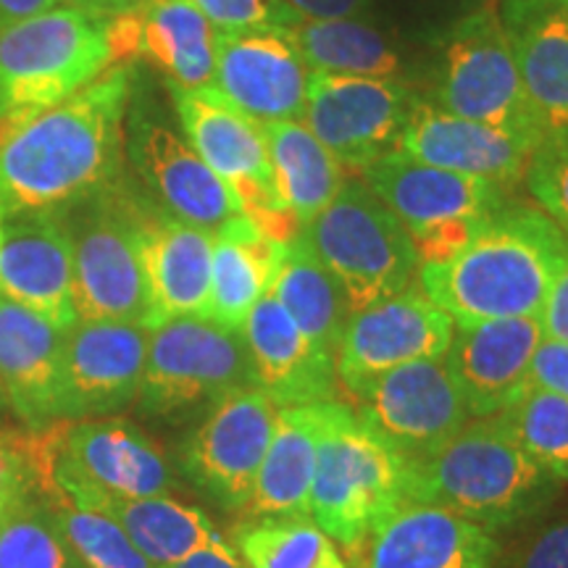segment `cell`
Here are the masks:
<instances>
[{"mask_svg":"<svg viewBox=\"0 0 568 568\" xmlns=\"http://www.w3.org/2000/svg\"><path fill=\"white\" fill-rule=\"evenodd\" d=\"M132 69H105L0 145V209L63 211L122 182Z\"/></svg>","mask_w":568,"mask_h":568,"instance_id":"obj_1","label":"cell"},{"mask_svg":"<svg viewBox=\"0 0 568 568\" xmlns=\"http://www.w3.org/2000/svg\"><path fill=\"white\" fill-rule=\"evenodd\" d=\"M568 234L542 209L500 205L445 261L418 264V287L456 324L539 316L560 268Z\"/></svg>","mask_w":568,"mask_h":568,"instance_id":"obj_2","label":"cell"},{"mask_svg":"<svg viewBox=\"0 0 568 568\" xmlns=\"http://www.w3.org/2000/svg\"><path fill=\"white\" fill-rule=\"evenodd\" d=\"M558 493L500 416L468 422L432 456L406 466V500L426 503L495 531L545 510Z\"/></svg>","mask_w":568,"mask_h":568,"instance_id":"obj_3","label":"cell"},{"mask_svg":"<svg viewBox=\"0 0 568 568\" xmlns=\"http://www.w3.org/2000/svg\"><path fill=\"white\" fill-rule=\"evenodd\" d=\"M406 500V464L345 403H324L308 516L358 550L376 524Z\"/></svg>","mask_w":568,"mask_h":568,"instance_id":"obj_4","label":"cell"},{"mask_svg":"<svg viewBox=\"0 0 568 568\" xmlns=\"http://www.w3.org/2000/svg\"><path fill=\"white\" fill-rule=\"evenodd\" d=\"M151 203L116 182L61 211L74 264V311L82 322L151 324L140 234ZM151 329V326H148Z\"/></svg>","mask_w":568,"mask_h":568,"instance_id":"obj_5","label":"cell"},{"mask_svg":"<svg viewBox=\"0 0 568 568\" xmlns=\"http://www.w3.org/2000/svg\"><path fill=\"white\" fill-rule=\"evenodd\" d=\"M303 237L337 282L351 316L403 293L418 272L414 240L364 176L345 180Z\"/></svg>","mask_w":568,"mask_h":568,"instance_id":"obj_6","label":"cell"},{"mask_svg":"<svg viewBox=\"0 0 568 568\" xmlns=\"http://www.w3.org/2000/svg\"><path fill=\"white\" fill-rule=\"evenodd\" d=\"M105 19L59 6L0 30V116L67 101L111 67Z\"/></svg>","mask_w":568,"mask_h":568,"instance_id":"obj_7","label":"cell"},{"mask_svg":"<svg viewBox=\"0 0 568 568\" xmlns=\"http://www.w3.org/2000/svg\"><path fill=\"white\" fill-rule=\"evenodd\" d=\"M240 387H255L243 332L182 316L151 329L134 406L151 422L187 424Z\"/></svg>","mask_w":568,"mask_h":568,"instance_id":"obj_8","label":"cell"},{"mask_svg":"<svg viewBox=\"0 0 568 568\" xmlns=\"http://www.w3.org/2000/svg\"><path fill=\"white\" fill-rule=\"evenodd\" d=\"M361 176L406 226L418 264L460 251L508 203V190L500 184L432 166L403 151L387 153Z\"/></svg>","mask_w":568,"mask_h":568,"instance_id":"obj_9","label":"cell"},{"mask_svg":"<svg viewBox=\"0 0 568 568\" xmlns=\"http://www.w3.org/2000/svg\"><path fill=\"white\" fill-rule=\"evenodd\" d=\"M169 90L182 134L232 190L245 216L276 243L295 240L303 226L276 195L264 126L226 103L213 88L182 90L169 84Z\"/></svg>","mask_w":568,"mask_h":568,"instance_id":"obj_10","label":"cell"},{"mask_svg":"<svg viewBox=\"0 0 568 568\" xmlns=\"http://www.w3.org/2000/svg\"><path fill=\"white\" fill-rule=\"evenodd\" d=\"M435 95L439 109L471 122L537 140L545 134L524 90L500 17L489 9L468 13L447 32Z\"/></svg>","mask_w":568,"mask_h":568,"instance_id":"obj_11","label":"cell"},{"mask_svg":"<svg viewBox=\"0 0 568 568\" xmlns=\"http://www.w3.org/2000/svg\"><path fill=\"white\" fill-rule=\"evenodd\" d=\"M351 397L355 416L406 466L432 456L474 418L445 355L374 376Z\"/></svg>","mask_w":568,"mask_h":568,"instance_id":"obj_12","label":"cell"},{"mask_svg":"<svg viewBox=\"0 0 568 568\" xmlns=\"http://www.w3.org/2000/svg\"><path fill=\"white\" fill-rule=\"evenodd\" d=\"M280 406L261 387H240L205 410L176 447L184 479L224 510H245Z\"/></svg>","mask_w":568,"mask_h":568,"instance_id":"obj_13","label":"cell"},{"mask_svg":"<svg viewBox=\"0 0 568 568\" xmlns=\"http://www.w3.org/2000/svg\"><path fill=\"white\" fill-rule=\"evenodd\" d=\"M124 145L148 203L166 216L216 234L243 213L187 138L148 101H130Z\"/></svg>","mask_w":568,"mask_h":568,"instance_id":"obj_14","label":"cell"},{"mask_svg":"<svg viewBox=\"0 0 568 568\" xmlns=\"http://www.w3.org/2000/svg\"><path fill=\"white\" fill-rule=\"evenodd\" d=\"M414 95L393 77H353L311 71L303 122L345 172L364 174L397 151Z\"/></svg>","mask_w":568,"mask_h":568,"instance_id":"obj_15","label":"cell"},{"mask_svg":"<svg viewBox=\"0 0 568 568\" xmlns=\"http://www.w3.org/2000/svg\"><path fill=\"white\" fill-rule=\"evenodd\" d=\"M151 329L130 322H82L63 332L59 422L116 416L134 406Z\"/></svg>","mask_w":568,"mask_h":568,"instance_id":"obj_16","label":"cell"},{"mask_svg":"<svg viewBox=\"0 0 568 568\" xmlns=\"http://www.w3.org/2000/svg\"><path fill=\"white\" fill-rule=\"evenodd\" d=\"M456 322L418 284L347 318L335 368L347 393L374 376L422 358L445 355Z\"/></svg>","mask_w":568,"mask_h":568,"instance_id":"obj_17","label":"cell"},{"mask_svg":"<svg viewBox=\"0 0 568 568\" xmlns=\"http://www.w3.org/2000/svg\"><path fill=\"white\" fill-rule=\"evenodd\" d=\"M308 74L282 27L219 32L211 88L261 126L301 122Z\"/></svg>","mask_w":568,"mask_h":568,"instance_id":"obj_18","label":"cell"},{"mask_svg":"<svg viewBox=\"0 0 568 568\" xmlns=\"http://www.w3.org/2000/svg\"><path fill=\"white\" fill-rule=\"evenodd\" d=\"M111 63L145 59L182 90L211 88L219 30L187 0H140L105 19Z\"/></svg>","mask_w":568,"mask_h":568,"instance_id":"obj_19","label":"cell"},{"mask_svg":"<svg viewBox=\"0 0 568 568\" xmlns=\"http://www.w3.org/2000/svg\"><path fill=\"white\" fill-rule=\"evenodd\" d=\"M0 293L61 332L77 324L71 240L61 211L0 216Z\"/></svg>","mask_w":568,"mask_h":568,"instance_id":"obj_20","label":"cell"},{"mask_svg":"<svg viewBox=\"0 0 568 568\" xmlns=\"http://www.w3.org/2000/svg\"><path fill=\"white\" fill-rule=\"evenodd\" d=\"M364 568H500L493 531L450 510L403 500L361 542Z\"/></svg>","mask_w":568,"mask_h":568,"instance_id":"obj_21","label":"cell"},{"mask_svg":"<svg viewBox=\"0 0 568 568\" xmlns=\"http://www.w3.org/2000/svg\"><path fill=\"white\" fill-rule=\"evenodd\" d=\"M539 343V316L456 324L445 358L474 418L500 414L527 389L529 366Z\"/></svg>","mask_w":568,"mask_h":568,"instance_id":"obj_22","label":"cell"},{"mask_svg":"<svg viewBox=\"0 0 568 568\" xmlns=\"http://www.w3.org/2000/svg\"><path fill=\"white\" fill-rule=\"evenodd\" d=\"M537 138L497 126L471 122L432 103H416L397 151L432 166L479 176L500 187H514L524 180Z\"/></svg>","mask_w":568,"mask_h":568,"instance_id":"obj_23","label":"cell"},{"mask_svg":"<svg viewBox=\"0 0 568 568\" xmlns=\"http://www.w3.org/2000/svg\"><path fill=\"white\" fill-rule=\"evenodd\" d=\"M253 382L276 406H314L337 400L335 358L318 351L293 316L266 293L243 324Z\"/></svg>","mask_w":568,"mask_h":568,"instance_id":"obj_24","label":"cell"},{"mask_svg":"<svg viewBox=\"0 0 568 568\" xmlns=\"http://www.w3.org/2000/svg\"><path fill=\"white\" fill-rule=\"evenodd\" d=\"M213 234L166 216L155 205L140 234L142 272L151 305V329L182 316L209 318Z\"/></svg>","mask_w":568,"mask_h":568,"instance_id":"obj_25","label":"cell"},{"mask_svg":"<svg viewBox=\"0 0 568 568\" xmlns=\"http://www.w3.org/2000/svg\"><path fill=\"white\" fill-rule=\"evenodd\" d=\"M59 326L0 293V395L27 429L59 422Z\"/></svg>","mask_w":568,"mask_h":568,"instance_id":"obj_26","label":"cell"},{"mask_svg":"<svg viewBox=\"0 0 568 568\" xmlns=\"http://www.w3.org/2000/svg\"><path fill=\"white\" fill-rule=\"evenodd\" d=\"M497 17L539 124L568 126V0H503Z\"/></svg>","mask_w":568,"mask_h":568,"instance_id":"obj_27","label":"cell"},{"mask_svg":"<svg viewBox=\"0 0 568 568\" xmlns=\"http://www.w3.org/2000/svg\"><path fill=\"white\" fill-rule=\"evenodd\" d=\"M324 403L276 410L272 439L245 514L251 518L308 516Z\"/></svg>","mask_w":568,"mask_h":568,"instance_id":"obj_28","label":"cell"},{"mask_svg":"<svg viewBox=\"0 0 568 568\" xmlns=\"http://www.w3.org/2000/svg\"><path fill=\"white\" fill-rule=\"evenodd\" d=\"M287 243H276L245 213L213 234L209 318L226 329H243L253 305L272 290Z\"/></svg>","mask_w":568,"mask_h":568,"instance_id":"obj_29","label":"cell"},{"mask_svg":"<svg viewBox=\"0 0 568 568\" xmlns=\"http://www.w3.org/2000/svg\"><path fill=\"white\" fill-rule=\"evenodd\" d=\"M80 508H92L105 514L126 531L148 560L155 566L172 568L205 545L216 542L219 529L201 508L187 506L172 495L151 497H109L95 495L74 503Z\"/></svg>","mask_w":568,"mask_h":568,"instance_id":"obj_30","label":"cell"},{"mask_svg":"<svg viewBox=\"0 0 568 568\" xmlns=\"http://www.w3.org/2000/svg\"><path fill=\"white\" fill-rule=\"evenodd\" d=\"M264 134L276 195L305 230L343 190L345 169L303 119L266 124Z\"/></svg>","mask_w":568,"mask_h":568,"instance_id":"obj_31","label":"cell"},{"mask_svg":"<svg viewBox=\"0 0 568 568\" xmlns=\"http://www.w3.org/2000/svg\"><path fill=\"white\" fill-rule=\"evenodd\" d=\"M268 293L282 303V308L318 351L335 358L351 311L337 282L305 243L303 232L284 247Z\"/></svg>","mask_w":568,"mask_h":568,"instance_id":"obj_32","label":"cell"},{"mask_svg":"<svg viewBox=\"0 0 568 568\" xmlns=\"http://www.w3.org/2000/svg\"><path fill=\"white\" fill-rule=\"evenodd\" d=\"M287 38L308 71L353 77H395L400 55L379 30L355 19L297 21Z\"/></svg>","mask_w":568,"mask_h":568,"instance_id":"obj_33","label":"cell"},{"mask_svg":"<svg viewBox=\"0 0 568 568\" xmlns=\"http://www.w3.org/2000/svg\"><path fill=\"white\" fill-rule=\"evenodd\" d=\"M0 568H88L27 468L0 516Z\"/></svg>","mask_w":568,"mask_h":568,"instance_id":"obj_34","label":"cell"},{"mask_svg":"<svg viewBox=\"0 0 568 568\" xmlns=\"http://www.w3.org/2000/svg\"><path fill=\"white\" fill-rule=\"evenodd\" d=\"M237 556L245 568H351L311 516L247 518L237 529Z\"/></svg>","mask_w":568,"mask_h":568,"instance_id":"obj_35","label":"cell"},{"mask_svg":"<svg viewBox=\"0 0 568 568\" xmlns=\"http://www.w3.org/2000/svg\"><path fill=\"white\" fill-rule=\"evenodd\" d=\"M497 416L537 466L568 481V397L527 387Z\"/></svg>","mask_w":568,"mask_h":568,"instance_id":"obj_36","label":"cell"},{"mask_svg":"<svg viewBox=\"0 0 568 568\" xmlns=\"http://www.w3.org/2000/svg\"><path fill=\"white\" fill-rule=\"evenodd\" d=\"M34 485V481H32ZM38 487V485H34ZM40 489L59 518L63 535L88 568H161L134 548L126 531L113 518L92 508H80L55 489Z\"/></svg>","mask_w":568,"mask_h":568,"instance_id":"obj_37","label":"cell"},{"mask_svg":"<svg viewBox=\"0 0 568 568\" xmlns=\"http://www.w3.org/2000/svg\"><path fill=\"white\" fill-rule=\"evenodd\" d=\"M524 182L539 209L568 234V126L542 134L524 172Z\"/></svg>","mask_w":568,"mask_h":568,"instance_id":"obj_38","label":"cell"},{"mask_svg":"<svg viewBox=\"0 0 568 568\" xmlns=\"http://www.w3.org/2000/svg\"><path fill=\"white\" fill-rule=\"evenodd\" d=\"M195 6L219 32H243L264 30V27H287L297 24L280 0H187Z\"/></svg>","mask_w":568,"mask_h":568,"instance_id":"obj_39","label":"cell"},{"mask_svg":"<svg viewBox=\"0 0 568 568\" xmlns=\"http://www.w3.org/2000/svg\"><path fill=\"white\" fill-rule=\"evenodd\" d=\"M500 568H568V518L524 539L508 558L503 556Z\"/></svg>","mask_w":568,"mask_h":568,"instance_id":"obj_40","label":"cell"},{"mask_svg":"<svg viewBox=\"0 0 568 568\" xmlns=\"http://www.w3.org/2000/svg\"><path fill=\"white\" fill-rule=\"evenodd\" d=\"M527 387L548 389V393L568 397V343L542 337L535 358H531Z\"/></svg>","mask_w":568,"mask_h":568,"instance_id":"obj_41","label":"cell"},{"mask_svg":"<svg viewBox=\"0 0 568 568\" xmlns=\"http://www.w3.org/2000/svg\"><path fill=\"white\" fill-rule=\"evenodd\" d=\"M297 21L353 19L368 11L374 0H280Z\"/></svg>","mask_w":568,"mask_h":568,"instance_id":"obj_42","label":"cell"},{"mask_svg":"<svg viewBox=\"0 0 568 568\" xmlns=\"http://www.w3.org/2000/svg\"><path fill=\"white\" fill-rule=\"evenodd\" d=\"M539 324H542L545 339L568 343V264L560 268L548 297H545L542 311H539Z\"/></svg>","mask_w":568,"mask_h":568,"instance_id":"obj_43","label":"cell"},{"mask_svg":"<svg viewBox=\"0 0 568 568\" xmlns=\"http://www.w3.org/2000/svg\"><path fill=\"white\" fill-rule=\"evenodd\" d=\"M172 568H245V564L243 558L237 556V550H234L224 537H219L216 542L205 545V548L180 560V564H174Z\"/></svg>","mask_w":568,"mask_h":568,"instance_id":"obj_44","label":"cell"},{"mask_svg":"<svg viewBox=\"0 0 568 568\" xmlns=\"http://www.w3.org/2000/svg\"><path fill=\"white\" fill-rule=\"evenodd\" d=\"M63 0H0V30L17 24L21 19L38 17L51 9H59Z\"/></svg>","mask_w":568,"mask_h":568,"instance_id":"obj_45","label":"cell"},{"mask_svg":"<svg viewBox=\"0 0 568 568\" xmlns=\"http://www.w3.org/2000/svg\"><path fill=\"white\" fill-rule=\"evenodd\" d=\"M63 3L74 6V9H82L88 13H95V17H111V13L126 9L132 0H63Z\"/></svg>","mask_w":568,"mask_h":568,"instance_id":"obj_46","label":"cell"},{"mask_svg":"<svg viewBox=\"0 0 568 568\" xmlns=\"http://www.w3.org/2000/svg\"><path fill=\"white\" fill-rule=\"evenodd\" d=\"M19 468H21L19 456L13 453V447L9 445L6 435H0V487L9 485V481L19 474Z\"/></svg>","mask_w":568,"mask_h":568,"instance_id":"obj_47","label":"cell"},{"mask_svg":"<svg viewBox=\"0 0 568 568\" xmlns=\"http://www.w3.org/2000/svg\"><path fill=\"white\" fill-rule=\"evenodd\" d=\"M21 474H24V466L19 468V474L9 481V485L0 487V516H3V510H6V506H9V500L13 497V493H17V487H19V481H21Z\"/></svg>","mask_w":568,"mask_h":568,"instance_id":"obj_48","label":"cell"},{"mask_svg":"<svg viewBox=\"0 0 568 568\" xmlns=\"http://www.w3.org/2000/svg\"><path fill=\"white\" fill-rule=\"evenodd\" d=\"M3 406H6V400H3V395H0V410H3Z\"/></svg>","mask_w":568,"mask_h":568,"instance_id":"obj_49","label":"cell"}]
</instances>
